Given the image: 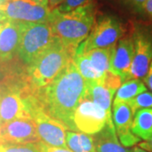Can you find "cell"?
Masks as SVG:
<instances>
[{"label": "cell", "mask_w": 152, "mask_h": 152, "mask_svg": "<svg viewBox=\"0 0 152 152\" xmlns=\"http://www.w3.org/2000/svg\"><path fill=\"white\" fill-rule=\"evenodd\" d=\"M86 91V81L72 60L49 85L38 90V95L46 112L52 118L67 129L77 132L74 115Z\"/></svg>", "instance_id": "cell-1"}, {"label": "cell", "mask_w": 152, "mask_h": 152, "mask_svg": "<svg viewBox=\"0 0 152 152\" xmlns=\"http://www.w3.org/2000/svg\"><path fill=\"white\" fill-rule=\"evenodd\" d=\"M96 6L91 1L69 12L51 11L48 23L55 37L67 48L75 52L92 30Z\"/></svg>", "instance_id": "cell-2"}, {"label": "cell", "mask_w": 152, "mask_h": 152, "mask_svg": "<svg viewBox=\"0 0 152 152\" xmlns=\"http://www.w3.org/2000/svg\"><path fill=\"white\" fill-rule=\"evenodd\" d=\"M75 53L57 39L54 43L27 66L28 80L36 88H44L74 59Z\"/></svg>", "instance_id": "cell-3"}, {"label": "cell", "mask_w": 152, "mask_h": 152, "mask_svg": "<svg viewBox=\"0 0 152 152\" xmlns=\"http://www.w3.org/2000/svg\"><path fill=\"white\" fill-rule=\"evenodd\" d=\"M35 89L27 75L22 81L9 80L0 85V125L17 118H31L29 96Z\"/></svg>", "instance_id": "cell-4"}, {"label": "cell", "mask_w": 152, "mask_h": 152, "mask_svg": "<svg viewBox=\"0 0 152 152\" xmlns=\"http://www.w3.org/2000/svg\"><path fill=\"white\" fill-rule=\"evenodd\" d=\"M57 41L48 23L23 22L18 56L29 66L39 55Z\"/></svg>", "instance_id": "cell-5"}, {"label": "cell", "mask_w": 152, "mask_h": 152, "mask_svg": "<svg viewBox=\"0 0 152 152\" xmlns=\"http://www.w3.org/2000/svg\"><path fill=\"white\" fill-rule=\"evenodd\" d=\"M29 103L31 116L37 125L41 141L51 146L68 149L65 142L67 129L46 112L38 91L31 96Z\"/></svg>", "instance_id": "cell-6"}, {"label": "cell", "mask_w": 152, "mask_h": 152, "mask_svg": "<svg viewBox=\"0 0 152 152\" xmlns=\"http://www.w3.org/2000/svg\"><path fill=\"white\" fill-rule=\"evenodd\" d=\"M125 32L122 22L112 15H102L96 20L92 30L76 52L87 53L96 48L115 46Z\"/></svg>", "instance_id": "cell-7"}, {"label": "cell", "mask_w": 152, "mask_h": 152, "mask_svg": "<svg viewBox=\"0 0 152 152\" xmlns=\"http://www.w3.org/2000/svg\"><path fill=\"white\" fill-rule=\"evenodd\" d=\"M131 37L134 41V54L129 71V80L145 78L152 61V26L134 24Z\"/></svg>", "instance_id": "cell-8"}, {"label": "cell", "mask_w": 152, "mask_h": 152, "mask_svg": "<svg viewBox=\"0 0 152 152\" xmlns=\"http://www.w3.org/2000/svg\"><path fill=\"white\" fill-rule=\"evenodd\" d=\"M51 10L32 0H9L0 5V21L48 23Z\"/></svg>", "instance_id": "cell-9"}, {"label": "cell", "mask_w": 152, "mask_h": 152, "mask_svg": "<svg viewBox=\"0 0 152 152\" xmlns=\"http://www.w3.org/2000/svg\"><path fill=\"white\" fill-rule=\"evenodd\" d=\"M112 115L86 96L80 101L74 115V124L77 132L87 134H96L102 130Z\"/></svg>", "instance_id": "cell-10"}, {"label": "cell", "mask_w": 152, "mask_h": 152, "mask_svg": "<svg viewBox=\"0 0 152 152\" xmlns=\"http://www.w3.org/2000/svg\"><path fill=\"white\" fill-rule=\"evenodd\" d=\"M41 139L32 118H17L0 125V142L11 144L38 143Z\"/></svg>", "instance_id": "cell-11"}, {"label": "cell", "mask_w": 152, "mask_h": 152, "mask_svg": "<svg viewBox=\"0 0 152 152\" xmlns=\"http://www.w3.org/2000/svg\"><path fill=\"white\" fill-rule=\"evenodd\" d=\"M134 115L129 102L113 104V121L115 130L119 141L124 147L134 146L141 140L131 131Z\"/></svg>", "instance_id": "cell-12"}, {"label": "cell", "mask_w": 152, "mask_h": 152, "mask_svg": "<svg viewBox=\"0 0 152 152\" xmlns=\"http://www.w3.org/2000/svg\"><path fill=\"white\" fill-rule=\"evenodd\" d=\"M22 31L23 22L0 21V61H10L18 54Z\"/></svg>", "instance_id": "cell-13"}, {"label": "cell", "mask_w": 152, "mask_h": 152, "mask_svg": "<svg viewBox=\"0 0 152 152\" xmlns=\"http://www.w3.org/2000/svg\"><path fill=\"white\" fill-rule=\"evenodd\" d=\"M134 54V46L131 35L121 38L114 47L110 72L119 75L123 82L129 80V71Z\"/></svg>", "instance_id": "cell-14"}, {"label": "cell", "mask_w": 152, "mask_h": 152, "mask_svg": "<svg viewBox=\"0 0 152 152\" xmlns=\"http://www.w3.org/2000/svg\"><path fill=\"white\" fill-rule=\"evenodd\" d=\"M93 137L96 152H134V150L120 144L113 119L109 120L102 130L94 134Z\"/></svg>", "instance_id": "cell-15"}, {"label": "cell", "mask_w": 152, "mask_h": 152, "mask_svg": "<svg viewBox=\"0 0 152 152\" xmlns=\"http://www.w3.org/2000/svg\"><path fill=\"white\" fill-rule=\"evenodd\" d=\"M86 96L93 102L111 114V103L114 94L102 82H86Z\"/></svg>", "instance_id": "cell-16"}, {"label": "cell", "mask_w": 152, "mask_h": 152, "mask_svg": "<svg viewBox=\"0 0 152 152\" xmlns=\"http://www.w3.org/2000/svg\"><path fill=\"white\" fill-rule=\"evenodd\" d=\"M131 131L140 140H151L152 109H140L136 112L133 120Z\"/></svg>", "instance_id": "cell-17"}, {"label": "cell", "mask_w": 152, "mask_h": 152, "mask_svg": "<svg viewBox=\"0 0 152 152\" xmlns=\"http://www.w3.org/2000/svg\"><path fill=\"white\" fill-rule=\"evenodd\" d=\"M67 148L73 152H96L94 137L81 132L67 131Z\"/></svg>", "instance_id": "cell-18"}, {"label": "cell", "mask_w": 152, "mask_h": 152, "mask_svg": "<svg viewBox=\"0 0 152 152\" xmlns=\"http://www.w3.org/2000/svg\"><path fill=\"white\" fill-rule=\"evenodd\" d=\"M147 91L146 86L140 79H130L124 82L117 91L113 104L129 102L132 99Z\"/></svg>", "instance_id": "cell-19"}, {"label": "cell", "mask_w": 152, "mask_h": 152, "mask_svg": "<svg viewBox=\"0 0 152 152\" xmlns=\"http://www.w3.org/2000/svg\"><path fill=\"white\" fill-rule=\"evenodd\" d=\"M114 47L115 46L108 48L93 49L85 53V55L89 58L91 64L98 72L102 75H106L107 71H110Z\"/></svg>", "instance_id": "cell-20"}, {"label": "cell", "mask_w": 152, "mask_h": 152, "mask_svg": "<svg viewBox=\"0 0 152 152\" xmlns=\"http://www.w3.org/2000/svg\"><path fill=\"white\" fill-rule=\"evenodd\" d=\"M74 63L80 74L86 82H102L103 81L106 75H102L98 72L92 64H91L89 58L81 52H76L74 57Z\"/></svg>", "instance_id": "cell-21"}, {"label": "cell", "mask_w": 152, "mask_h": 152, "mask_svg": "<svg viewBox=\"0 0 152 152\" xmlns=\"http://www.w3.org/2000/svg\"><path fill=\"white\" fill-rule=\"evenodd\" d=\"M0 152H42L37 143L30 144H11L0 142Z\"/></svg>", "instance_id": "cell-22"}, {"label": "cell", "mask_w": 152, "mask_h": 152, "mask_svg": "<svg viewBox=\"0 0 152 152\" xmlns=\"http://www.w3.org/2000/svg\"><path fill=\"white\" fill-rule=\"evenodd\" d=\"M129 103L134 113L140 109L151 108L152 107V93L145 91L132 99Z\"/></svg>", "instance_id": "cell-23"}, {"label": "cell", "mask_w": 152, "mask_h": 152, "mask_svg": "<svg viewBox=\"0 0 152 152\" xmlns=\"http://www.w3.org/2000/svg\"><path fill=\"white\" fill-rule=\"evenodd\" d=\"M122 79L119 75L107 71L103 80V84L113 94H116L122 84Z\"/></svg>", "instance_id": "cell-24"}, {"label": "cell", "mask_w": 152, "mask_h": 152, "mask_svg": "<svg viewBox=\"0 0 152 152\" xmlns=\"http://www.w3.org/2000/svg\"><path fill=\"white\" fill-rule=\"evenodd\" d=\"M93 0H64V2L56 8V10L60 12H69Z\"/></svg>", "instance_id": "cell-25"}, {"label": "cell", "mask_w": 152, "mask_h": 152, "mask_svg": "<svg viewBox=\"0 0 152 152\" xmlns=\"http://www.w3.org/2000/svg\"><path fill=\"white\" fill-rule=\"evenodd\" d=\"M39 150L42 152H73L69 149H64V148H59V147L51 146L49 145H47L43 142L40 141L37 143Z\"/></svg>", "instance_id": "cell-26"}, {"label": "cell", "mask_w": 152, "mask_h": 152, "mask_svg": "<svg viewBox=\"0 0 152 152\" xmlns=\"http://www.w3.org/2000/svg\"><path fill=\"white\" fill-rule=\"evenodd\" d=\"M138 11L145 14L148 16L152 17V0H147Z\"/></svg>", "instance_id": "cell-27"}, {"label": "cell", "mask_w": 152, "mask_h": 152, "mask_svg": "<svg viewBox=\"0 0 152 152\" xmlns=\"http://www.w3.org/2000/svg\"><path fill=\"white\" fill-rule=\"evenodd\" d=\"M147 0H124V2L126 4H128L129 5H130L131 7H133L135 10H139L140 8L141 7Z\"/></svg>", "instance_id": "cell-28"}, {"label": "cell", "mask_w": 152, "mask_h": 152, "mask_svg": "<svg viewBox=\"0 0 152 152\" xmlns=\"http://www.w3.org/2000/svg\"><path fill=\"white\" fill-rule=\"evenodd\" d=\"M145 83L147 87H149V89L152 91V61L149 67V70L147 75L145 77Z\"/></svg>", "instance_id": "cell-29"}, {"label": "cell", "mask_w": 152, "mask_h": 152, "mask_svg": "<svg viewBox=\"0 0 152 152\" xmlns=\"http://www.w3.org/2000/svg\"><path fill=\"white\" fill-rule=\"evenodd\" d=\"M139 147L147 151L152 152V139L149 140H145V142L139 143Z\"/></svg>", "instance_id": "cell-30"}, {"label": "cell", "mask_w": 152, "mask_h": 152, "mask_svg": "<svg viewBox=\"0 0 152 152\" xmlns=\"http://www.w3.org/2000/svg\"><path fill=\"white\" fill-rule=\"evenodd\" d=\"M64 2V0H49L48 8L51 10V11L53 10L54 9L61 5Z\"/></svg>", "instance_id": "cell-31"}, {"label": "cell", "mask_w": 152, "mask_h": 152, "mask_svg": "<svg viewBox=\"0 0 152 152\" xmlns=\"http://www.w3.org/2000/svg\"><path fill=\"white\" fill-rule=\"evenodd\" d=\"M35 3H37L38 4L42 6H46V7H48V3L49 0H32Z\"/></svg>", "instance_id": "cell-32"}, {"label": "cell", "mask_w": 152, "mask_h": 152, "mask_svg": "<svg viewBox=\"0 0 152 152\" xmlns=\"http://www.w3.org/2000/svg\"><path fill=\"white\" fill-rule=\"evenodd\" d=\"M134 152H149L145 151V150H144V149H142L140 147L137 146L134 147Z\"/></svg>", "instance_id": "cell-33"}, {"label": "cell", "mask_w": 152, "mask_h": 152, "mask_svg": "<svg viewBox=\"0 0 152 152\" xmlns=\"http://www.w3.org/2000/svg\"><path fill=\"white\" fill-rule=\"evenodd\" d=\"M7 1H9V0H0V5L4 4V3H6Z\"/></svg>", "instance_id": "cell-34"}]
</instances>
